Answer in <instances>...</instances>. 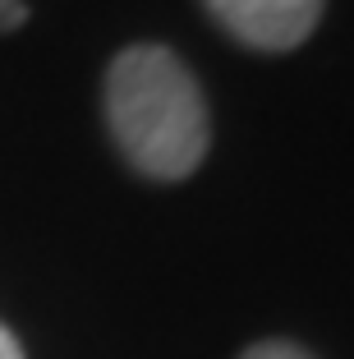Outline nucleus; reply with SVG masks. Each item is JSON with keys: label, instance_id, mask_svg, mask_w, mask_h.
<instances>
[{"label": "nucleus", "instance_id": "f257e3e1", "mask_svg": "<svg viewBox=\"0 0 354 359\" xmlns=\"http://www.w3.org/2000/svg\"><path fill=\"white\" fill-rule=\"evenodd\" d=\"M106 125L125 161L147 180H189L212 143L207 97L175 51L138 42L106 69Z\"/></svg>", "mask_w": 354, "mask_h": 359}, {"label": "nucleus", "instance_id": "20e7f679", "mask_svg": "<svg viewBox=\"0 0 354 359\" xmlns=\"http://www.w3.org/2000/svg\"><path fill=\"white\" fill-rule=\"evenodd\" d=\"M28 23V5L23 0H0V32H14Z\"/></svg>", "mask_w": 354, "mask_h": 359}, {"label": "nucleus", "instance_id": "f03ea898", "mask_svg": "<svg viewBox=\"0 0 354 359\" xmlns=\"http://www.w3.org/2000/svg\"><path fill=\"white\" fill-rule=\"evenodd\" d=\"M203 10L253 51H294L313 37L327 0H203Z\"/></svg>", "mask_w": 354, "mask_h": 359}, {"label": "nucleus", "instance_id": "39448f33", "mask_svg": "<svg viewBox=\"0 0 354 359\" xmlns=\"http://www.w3.org/2000/svg\"><path fill=\"white\" fill-rule=\"evenodd\" d=\"M0 359H23V346H19V337H14L5 323H0Z\"/></svg>", "mask_w": 354, "mask_h": 359}, {"label": "nucleus", "instance_id": "7ed1b4c3", "mask_svg": "<svg viewBox=\"0 0 354 359\" xmlns=\"http://www.w3.org/2000/svg\"><path fill=\"white\" fill-rule=\"evenodd\" d=\"M240 359H313L304 346H294V341H258V346H249Z\"/></svg>", "mask_w": 354, "mask_h": 359}]
</instances>
